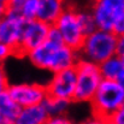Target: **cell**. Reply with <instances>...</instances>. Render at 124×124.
<instances>
[{"label":"cell","instance_id":"cell-14","mask_svg":"<svg viewBox=\"0 0 124 124\" xmlns=\"http://www.w3.org/2000/svg\"><path fill=\"white\" fill-rule=\"evenodd\" d=\"M21 106L8 95L7 92L0 94V116L4 124H15L17 121Z\"/></svg>","mask_w":124,"mask_h":124},{"label":"cell","instance_id":"cell-15","mask_svg":"<svg viewBox=\"0 0 124 124\" xmlns=\"http://www.w3.org/2000/svg\"><path fill=\"white\" fill-rule=\"evenodd\" d=\"M70 101L68 100H63L59 98H54V96H49L47 95L45 98V100L42 101V105L46 110V112L48 113L49 117L53 116H59V115H66L70 107Z\"/></svg>","mask_w":124,"mask_h":124},{"label":"cell","instance_id":"cell-1","mask_svg":"<svg viewBox=\"0 0 124 124\" xmlns=\"http://www.w3.org/2000/svg\"><path fill=\"white\" fill-rule=\"evenodd\" d=\"M29 62L38 69L51 74L72 68L78 62V52L63 42H53L45 40L38 47L25 53Z\"/></svg>","mask_w":124,"mask_h":124},{"label":"cell","instance_id":"cell-11","mask_svg":"<svg viewBox=\"0 0 124 124\" xmlns=\"http://www.w3.org/2000/svg\"><path fill=\"white\" fill-rule=\"evenodd\" d=\"M66 6V0H39L36 18L52 25Z\"/></svg>","mask_w":124,"mask_h":124},{"label":"cell","instance_id":"cell-8","mask_svg":"<svg viewBox=\"0 0 124 124\" xmlns=\"http://www.w3.org/2000/svg\"><path fill=\"white\" fill-rule=\"evenodd\" d=\"M45 87H46L47 95L72 102L75 87H76L75 66L53 72L51 80L47 82Z\"/></svg>","mask_w":124,"mask_h":124},{"label":"cell","instance_id":"cell-10","mask_svg":"<svg viewBox=\"0 0 124 124\" xmlns=\"http://www.w3.org/2000/svg\"><path fill=\"white\" fill-rule=\"evenodd\" d=\"M49 24L42 22L38 18L25 21L19 46L17 49V54L25 55L27 52L38 47L47 39V34L49 30Z\"/></svg>","mask_w":124,"mask_h":124},{"label":"cell","instance_id":"cell-21","mask_svg":"<svg viewBox=\"0 0 124 124\" xmlns=\"http://www.w3.org/2000/svg\"><path fill=\"white\" fill-rule=\"evenodd\" d=\"M47 123H51V124H69V123H71V119H70L66 115H59V116L49 117Z\"/></svg>","mask_w":124,"mask_h":124},{"label":"cell","instance_id":"cell-16","mask_svg":"<svg viewBox=\"0 0 124 124\" xmlns=\"http://www.w3.org/2000/svg\"><path fill=\"white\" fill-rule=\"evenodd\" d=\"M77 18H78V22H80V25L82 28L83 33L85 35L96 29V23H95V19H94L90 7L77 8Z\"/></svg>","mask_w":124,"mask_h":124},{"label":"cell","instance_id":"cell-7","mask_svg":"<svg viewBox=\"0 0 124 124\" xmlns=\"http://www.w3.org/2000/svg\"><path fill=\"white\" fill-rule=\"evenodd\" d=\"M24 24L25 19L16 10L6 8L0 16V42L10 46L15 54H17Z\"/></svg>","mask_w":124,"mask_h":124},{"label":"cell","instance_id":"cell-23","mask_svg":"<svg viewBox=\"0 0 124 124\" xmlns=\"http://www.w3.org/2000/svg\"><path fill=\"white\" fill-rule=\"evenodd\" d=\"M24 0H8V4H7V7L6 8H12V10H16L18 11V8L21 7V5L23 4Z\"/></svg>","mask_w":124,"mask_h":124},{"label":"cell","instance_id":"cell-22","mask_svg":"<svg viewBox=\"0 0 124 124\" xmlns=\"http://www.w3.org/2000/svg\"><path fill=\"white\" fill-rule=\"evenodd\" d=\"M116 54L124 57V39L123 36H119L118 38V41L116 45Z\"/></svg>","mask_w":124,"mask_h":124},{"label":"cell","instance_id":"cell-25","mask_svg":"<svg viewBox=\"0 0 124 124\" xmlns=\"http://www.w3.org/2000/svg\"><path fill=\"white\" fill-rule=\"evenodd\" d=\"M5 10H6V8H4V7H1V6H0V16L5 12Z\"/></svg>","mask_w":124,"mask_h":124},{"label":"cell","instance_id":"cell-9","mask_svg":"<svg viewBox=\"0 0 124 124\" xmlns=\"http://www.w3.org/2000/svg\"><path fill=\"white\" fill-rule=\"evenodd\" d=\"M6 92L21 107L41 104L47 96L46 87L40 83H13L8 84Z\"/></svg>","mask_w":124,"mask_h":124},{"label":"cell","instance_id":"cell-4","mask_svg":"<svg viewBox=\"0 0 124 124\" xmlns=\"http://www.w3.org/2000/svg\"><path fill=\"white\" fill-rule=\"evenodd\" d=\"M90 10L96 28L124 35V0H93Z\"/></svg>","mask_w":124,"mask_h":124},{"label":"cell","instance_id":"cell-6","mask_svg":"<svg viewBox=\"0 0 124 124\" xmlns=\"http://www.w3.org/2000/svg\"><path fill=\"white\" fill-rule=\"evenodd\" d=\"M52 25H54L55 29L59 31L64 45L76 51L80 48L85 34L83 33L80 25L76 7L68 5Z\"/></svg>","mask_w":124,"mask_h":124},{"label":"cell","instance_id":"cell-20","mask_svg":"<svg viewBox=\"0 0 124 124\" xmlns=\"http://www.w3.org/2000/svg\"><path fill=\"white\" fill-rule=\"evenodd\" d=\"M8 80H7V75L5 71V68L2 65V63H0V94L7 90L8 87Z\"/></svg>","mask_w":124,"mask_h":124},{"label":"cell","instance_id":"cell-3","mask_svg":"<svg viewBox=\"0 0 124 124\" xmlns=\"http://www.w3.org/2000/svg\"><path fill=\"white\" fill-rule=\"evenodd\" d=\"M118 38L119 36L111 30L96 28L84 36L82 45L77 49L78 57L84 60L100 64L105 59L116 54Z\"/></svg>","mask_w":124,"mask_h":124},{"label":"cell","instance_id":"cell-24","mask_svg":"<svg viewBox=\"0 0 124 124\" xmlns=\"http://www.w3.org/2000/svg\"><path fill=\"white\" fill-rule=\"evenodd\" d=\"M7 4H8V0H0V6L6 8L7 7Z\"/></svg>","mask_w":124,"mask_h":124},{"label":"cell","instance_id":"cell-13","mask_svg":"<svg viewBox=\"0 0 124 124\" xmlns=\"http://www.w3.org/2000/svg\"><path fill=\"white\" fill-rule=\"evenodd\" d=\"M48 113L46 112L43 105L35 104L25 107H21L17 117V124H46L48 122Z\"/></svg>","mask_w":124,"mask_h":124},{"label":"cell","instance_id":"cell-5","mask_svg":"<svg viewBox=\"0 0 124 124\" xmlns=\"http://www.w3.org/2000/svg\"><path fill=\"white\" fill-rule=\"evenodd\" d=\"M76 71V87L74 100L75 102H89L102 80L99 64L89 60L78 59L75 65Z\"/></svg>","mask_w":124,"mask_h":124},{"label":"cell","instance_id":"cell-12","mask_svg":"<svg viewBox=\"0 0 124 124\" xmlns=\"http://www.w3.org/2000/svg\"><path fill=\"white\" fill-rule=\"evenodd\" d=\"M100 74L102 78L116 80L124 83V57L113 54L99 64Z\"/></svg>","mask_w":124,"mask_h":124},{"label":"cell","instance_id":"cell-19","mask_svg":"<svg viewBox=\"0 0 124 124\" xmlns=\"http://www.w3.org/2000/svg\"><path fill=\"white\" fill-rule=\"evenodd\" d=\"M15 54V51L4 42H0V63H4Z\"/></svg>","mask_w":124,"mask_h":124},{"label":"cell","instance_id":"cell-2","mask_svg":"<svg viewBox=\"0 0 124 124\" xmlns=\"http://www.w3.org/2000/svg\"><path fill=\"white\" fill-rule=\"evenodd\" d=\"M89 104L94 117L99 122H107L115 111L124 107V83L102 78Z\"/></svg>","mask_w":124,"mask_h":124},{"label":"cell","instance_id":"cell-18","mask_svg":"<svg viewBox=\"0 0 124 124\" xmlns=\"http://www.w3.org/2000/svg\"><path fill=\"white\" fill-rule=\"evenodd\" d=\"M106 123H112V124H123L124 123V107L118 108L117 111H115L108 118Z\"/></svg>","mask_w":124,"mask_h":124},{"label":"cell","instance_id":"cell-17","mask_svg":"<svg viewBox=\"0 0 124 124\" xmlns=\"http://www.w3.org/2000/svg\"><path fill=\"white\" fill-rule=\"evenodd\" d=\"M38 8H39V0H24L21 7L18 8V12L25 21H30L36 18Z\"/></svg>","mask_w":124,"mask_h":124}]
</instances>
